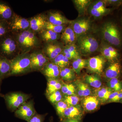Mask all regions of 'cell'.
<instances>
[{"mask_svg":"<svg viewBox=\"0 0 122 122\" xmlns=\"http://www.w3.org/2000/svg\"><path fill=\"white\" fill-rule=\"evenodd\" d=\"M113 91L109 87H102L96 90V93L99 99L103 102H106L109 99V96Z\"/></svg>","mask_w":122,"mask_h":122,"instance_id":"d4e9b609","label":"cell"},{"mask_svg":"<svg viewBox=\"0 0 122 122\" xmlns=\"http://www.w3.org/2000/svg\"><path fill=\"white\" fill-rule=\"evenodd\" d=\"M30 64L32 71L42 70L49 62V59L41 52H34L30 54Z\"/></svg>","mask_w":122,"mask_h":122,"instance_id":"ba28073f","label":"cell"},{"mask_svg":"<svg viewBox=\"0 0 122 122\" xmlns=\"http://www.w3.org/2000/svg\"><path fill=\"white\" fill-rule=\"evenodd\" d=\"M8 23L10 32L12 33L20 32L30 29L29 20L15 13Z\"/></svg>","mask_w":122,"mask_h":122,"instance_id":"8992f818","label":"cell"},{"mask_svg":"<svg viewBox=\"0 0 122 122\" xmlns=\"http://www.w3.org/2000/svg\"><path fill=\"white\" fill-rule=\"evenodd\" d=\"M109 12V11H100L92 8L90 10V13L91 15L95 17H100Z\"/></svg>","mask_w":122,"mask_h":122,"instance_id":"60d3db41","label":"cell"},{"mask_svg":"<svg viewBox=\"0 0 122 122\" xmlns=\"http://www.w3.org/2000/svg\"><path fill=\"white\" fill-rule=\"evenodd\" d=\"M46 16L48 22L55 25H65L71 22L58 11L49 12Z\"/></svg>","mask_w":122,"mask_h":122,"instance_id":"4fadbf2b","label":"cell"},{"mask_svg":"<svg viewBox=\"0 0 122 122\" xmlns=\"http://www.w3.org/2000/svg\"><path fill=\"white\" fill-rule=\"evenodd\" d=\"M72 66L73 70L75 72L78 74H79L81 73V70L82 69L81 68V66L79 64L78 61L76 59H74V61L72 62Z\"/></svg>","mask_w":122,"mask_h":122,"instance_id":"b9f144b4","label":"cell"},{"mask_svg":"<svg viewBox=\"0 0 122 122\" xmlns=\"http://www.w3.org/2000/svg\"><path fill=\"white\" fill-rule=\"evenodd\" d=\"M99 101L96 96H88L86 97L82 101L83 107L88 112L96 110L98 106Z\"/></svg>","mask_w":122,"mask_h":122,"instance_id":"ffe728a7","label":"cell"},{"mask_svg":"<svg viewBox=\"0 0 122 122\" xmlns=\"http://www.w3.org/2000/svg\"><path fill=\"white\" fill-rule=\"evenodd\" d=\"M78 49L74 44L67 45L63 47L62 53L63 55L70 54L76 56L77 58L80 57Z\"/></svg>","mask_w":122,"mask_h":122,"instance_id":"f1b7e54d","label":"cell"},{"mask_svg":"<svg viewBox=\"0 0 122 122\" xmlns=\"http://www.w3.org/2000/svg\"><path fill=\"white\" fill-rule=\"evenodd\" d=\"M61 90V93L65 96L75 95L76 88L73 84L63 83Z\"/></svg>","mask_w":122,"mask_h":122,"instance_id":"f546056e","label":"cell"},{"mask_svg":"<svg viewBox=\"0 0 122 122\" xmlns=\"http://www.w3.org/2000/svg\"><path fill=\"white\" fill-rule=\"evenodd\" d=\"M100 52L102 56L111 63L115 62V61L118 60L117 58L114 56L111 51L107 48V45L102 46L100 50Z\"/></svg>","mask_w":122,"mask_h":122,"instance_id":"83f0119b","label":"cell"},{"mask_svg":"<svg viewBox=\"0 0 122 122\" xmlns=\"http://www.w3.org/2000/svg\"><path fill=\"white\" fill-rule=\"evenodd\" d=\"M31 71L30 54L24 53L11 59L10 76L25 74Z\"/></svg>","mask_w":122,"mask_h":122,"instance_id":"6da1fadb","label":"cell"},{"mask_svg":"<svg viewBox=\"0 0 122 122\" xmlns=\"http://www.w3.org/2000/svg\"><path fill=\"white\" fill-rule=\"evenodd\" d=\"M82 116V113L81 109L76 106H70L66 109L61 118L74 119L81 120Z\"/></svg>","mask_w":122,"mask_h":122,"instance_id":"9a60e30c","label":"cell"},{"mask_svg":"<svg viewBox=\"0 0 122 122\" xmlns=\"http://www.w3.org/2000/svg\"><path fill=\"white\" fill-rule=\"evenodd\" d=\"M60 68L52 62H48L41 70L43 74L48 78H57L60 76Z\"/></svg>","mask_w":122,"mask_h":122,"instance_id":"5bb4252c","label":"cell"},{"mask_svg":"<svg viewBox=\"0 0 122 122\" xmlns=\"http://www.w3.org/2000/svg\"><path fill=\"white\" fill-rule=\"evenodd\" d=\"M36 113L32 101L26 102L15 111L16 117L27 122Z\"/></svg>","mask_w":122,"mask_h":122,"instance_id":"52a82bcc","label":"cell"},{"mask_svg":"<svg viewBox=\"0 0 122 122\" xmlns=\"http://www.w3.org/2000/svg\"><path fill=\"white\" fill-rule=\"evenodd\" d=\"M102 32L104 39L111 45L117 46H120L122 45L121 34L114 23L106 22L103 26Z\"/></svg>","mask_w":122,"mask_h":122,"instance_id":"3957f363","label":"cell"},{"mask_svg":"<svg viewBox=\"0 0 122 122\" xmlns=\"http://www.w3.org/2000/svg\"><path fill=\"white\" fill-rule=\"evenodd\" d=\"M78 61L79 64L81 66L82 69H83L86 67L87 65V61L86 59H82L81 57H79L76 59Z\"/></svg>","mask_w":122,"mask_h":122,"instance_id":"7bdbcfd3","label":"cell"},{"mask_svg":"<svg viewBox=\"0 0 122 122\" xmlns=\"http://www.w3.org/2000/svg\"><path fill=\"white\" fill-rule=\"evenodd\" d=\"M39 33L42 39L46 43L55 41L59 37V34L50 30H44Z\"/></svg>","mask_w":122,"mask_h":122,"instance_id":"603a6c76","label":"cell"},{"mask_svg":"<svg viewBox=\"0 0 122 122\" xmlns=\"http://www.w3.org/2000/svg\"><path fill=\"white\" fill-rule=\"evenodd\" d=\"M72 28L76 36L79 37L84 35L90 28V22L87 19H81L72 22Z\"/></svg>","mask_w":122,"mask_h":122,"instance_id":"8fae6325","label":"cell"},{"mask_svg":"<svg viewBox=\"0 0 122 122\" xmlns=\"http://www.w3.org/2000/svg\"><path fill=\"white\" fill-rule=\"evenodd\" d=\"M77 92L81 97H87L91 93V91L89 85L82 82H78L77 85Z\"/></svg>","mask_w":122,"mask_h":122,"instance_id":"cb8c5ba5","label":"cell"},{"mask_svg":"<svg viewBox=\"0 0 122 122\" xmlns=\"http://www.w3.org/2000/svg\"><path fill=\"white\" fill-rule=\"evenodd\" d=\"M60 76L64 81H69L74 78L75 72L73 69L68 67L63 68L60 69Z\"/></svg>","mask_w":122,"mask_h":122,"instance_id":"484cf974","label":"cell"},{"mask_svg":"<svg viewBox=\"0 0 122 122\" xmlns=\"http://www.w3.org/2000/svg\"><path fill=\"white\" fill-rule=\"evenodd\" d=\"M57 113L61 118L64 112L68 106L63 100L60 101L55 104Z\"/></svg>","mask_w":122,"mask_h":122,"instance_id":"d590c367","label":"cell"},{"mask_svg":"<svg viewBox=\"0 0 122 122\" xmlns=\"http://www.w3.org/2000/svg\"><path fill=\"white\" fill-rule=\"evenodd\" d=\"M120 102H122V100H121V101H120Z\"/></svg>","mask_w":122,"mask_h":122,"instance_id":"c3c4849f","label":"cell"},{"mask_svg":"<svg viewBox=\"0 0 122 122\" xmlns=\"http://www.w3.org/2000/svg\"><path fill=\"white\" fill-rule=\"evenodd\" d=\"M106 1L110 4L114 5H120L122 2V1L117 0H106Z\"/></svg>","mask_w":122,"mask_h":122,"instance_id":"f6af8a7d","label":"cell"},{"mask_svg":"<svg viewBox=\"0 0 122 122\" xmlns=\"http://www.w3.org/2000/svg\"><path fill=\"white\" fill-rule=\"evenodd\" d=\"M26 30L19 32L15 37H14L18 45H19L20 47L24 49V50H27L28 49L35 47L27 37Z\"/></svg>","mask_w":122,"mask_h":122,"instance_id":"2e32d148","label":"cell"},{"mask_svg":"<svg viewBox=\"0 0 122 122\" xmlns=\"http://www.w3.org/2000/svg\"><path fill=\"white\" fill-rule=\"evenodd\" d=\"M47 97L49 101L54 104L61 101L63 98L61 92L59 90L54 92Z\"/></svg>","mask_w":122,"mask_h":122,"instance_id":"836d02e7","label":"cell"},{"mask_svg":"<svg viewBox=\"0 0 122 122\" xmlns=\"http://www.w3.org/2000/svg\"><path fill=\"white\" fill-rule=\"evenodd\" d=\"M47 21L46 15L42 14L36 15L29 20L30 29L34 32H40L45 29Z\"/></svg>","mask_w":122,"mask_h":122,"instance_id":"30bf717a","label":"cell"},{"mask_svg":"<svg viewBox=\"0 0 122 122\" xmlns=\"http://www.w3.org/2000/svg\"><path fill=\"white\" fill-rule=\"evenodd\" d=\"M62 84L57 78H48L46 95L48 96L55 92L61 90Z\"/></svg>","mask_w":122,"mask_h":122,"instance_id":"44dd1931","label":"cell"},{"mask_svg":"<svg viewBox=\"0 0 122 122\" xmlns=\"http://www.w3.org/2000/svg\"><path fill=\"white\" fill-rule=\"evenodd\" d=\"M46 115H41L36 113L28 122H44Z\"/></svg>","mask_w":122,"mask_h":122,"instance_id":"ab89813d","label":"cell"},{"mask_svg":"<svg viewBox=\"0 0 122 122\" xmlns=\"http://www.w3.org/2000/svg\"><path fill=\"white\" fill-rule=\"evenodd\" d=\"M106 61V59L102 55L92 57L87 61V68L92 72L97 74H101Z\"/></svg>","mask_w":122,"mask_h":122,"instance_id":"9c48e42d","label":"cell"},{"mask_svg":"<svg viewBox=\"0 0 122 122\" xmlns=\"http://www.w3.org/2000/svg\"><path fill=\"white\" fill-rule=\"evenodd\" d=\"M7 107L11 112H15L27 102L30 96L21 92H12L4 96Z\"/></svg>","mask_w":122,"mask_h":122,"instance_id":"5b68a950","label":"cell"},{"mask_svg":"<svg viewBox=\"0 0 122 122\" xmlns=\"http://www.w3.org/2000/svg\"><path fill=\"white\" fill-rule=\"evenodd\" d=\"M93 8L102 11H109L110 10L107 8L105 6V1H99L95 3L91 7Z\"/></svg>","mask_w":122,"mask_h":122,"instance_id":"74e56055","label":"cell"},{"mask_svg":"<svg viewBox=\"0 0 122 122\" xmlns=\"http://www.w3.org/2000/svg\"><path fill=\"white\" fill-rule=\"evenodd\" d=\"M12 33L0 38V56L11 59L13 58L18 48V44Z\"/></svg>","mask_w":122,"mask_h":122,"instance_id":"7a4b0ae2","label":"cell"},{"mask_svg":"<svg viewBox=\"0 0 122 122\" xmlns=\"http://www.w3.org/2000/svg\"><path fill=\"white\" fill-rule=\"evenodd\" d=\"M121 69V65L119 62H115L112 63L105 71V76L109 80L118 78L120 74Z\"/></svg>","mask_w":122,"mask_h":122,"instance_id":"d6986e66","label":"cell"},{"mask_svg":"<svg viewBox=\"0 0 122 122\" xmlns=\"http://www.w3.org/2000/svg\"><path fill=\"white\" fill-rule=\"evenodd\" d=\"M79 12L85 11L88 5L90 4V1L89 0H75L73 1Z\"/></svg>","mask_w":122,"mask_h":122,"instance_id":"e575fe53","label":"cell"},{"mask_svg":"<svg viewBox=\"0 0 122 122\" xmlns=\"http://www.w3.org/2000/svg\"><path fill=\"white\" fill-rule=\"evenodd\" d=\"M76 35L71 27H67L62 32L61 38L65 44L68 45L73 44L76 40Z\"/></svg>","mask_w":122,"mask_h":122,"instance_id":"7402d4cb","label":"cell"},{"mask_svg":"<svg viewBox=\"0 0 122 122\" xmlns=\"http://www.w3.org/2000/svg\"><path fill=\"white\" fill-rule=\"evenodd\" d=\"M85 80L87 85L96 89H99L101 87L102 82L99 78L97 76L93 75H86Z\"/></svg>","mask_w":122,"mask_h":122,"instance_id":"4316f807","label":"cell"},{"mask_svg":"<svg viewBox=\"0 0 122 122\" xmlns=\"http://www.w3.org/2000/svg\"><path fill=\"white\" fill-rule=\"evenodd\" d=\"M63 101L70 106H75L78 103L79 98L76 95L65 96L63 98Z\"/></svg>","mask_w":122,"mask_h":122,"instance_id":"d6a6232c","label":"cell"},{"mask_svg":"<svg viewBox=\"0 0 122 122\" xmlns=\"http://www.w3.org/2000/svg\"><path fill=\"white\" fill-rule=\"evenodd\" d=\"M61 122H81V120L74 119H66L62 120Z\"/></svg>","mask_w":122,"mask_h":122,"instance_id":"bcb514c9","label":"cell"},{"mask_svg":"<svg viewBox=\"0 0 122 122\" xmlns=\"http://www.w3.org/2000/svg\"><path fill=\"white\" fill-rule=\"evenodd\" d=\"M11 60L0 56V78L1 80L10 76Z\"/></svg>","mask_w":122,"mask_h":122,"instance_id":"e0dca14e","label":"cell"},{"mask_svg":"<svg viewBox=\"0 0 122 122\" xmlns=\"http://www.w3.org/2000/svg\"><path fill=\"white\" fill-rule=\"evenodd\" d=\"M108 84L109 88L113 91H119L122 90V82L118 78L110 79Z\"/></svg>","mask_w":122,"mask_h":122,"instance_id":"4dcf8cb0","label":"cell"},{"mask_svg":"<svg viewBox=\"0 0 122 122\" xmlns=\"http://www.w3.org/2000/svg\"><path fill=\"white\" fill-rule=\"evenodd\" d=\"M14 13L11 7L7 3L0 1V20L8 22Z\"/></svg>","mask_w":122,"mask_h":122,"instance_id":"ac0fdd59","label":"cell"},{"mask_svg":"<svg viewBox=\"0 0 122 122\" xmlns=\"http://www.w3.org/2000/svg\"><path fill=\"white\" fill-rule=\"evenodd\" d=\"M1 81H2V80L0 78V86L1 83Z\"/></svg>","mask_w":122,"mask_h":122,"instance_id":"7dc6e473","label":"cell"},{"mask_svg":"<svg viewBox=\"0 0 122 122\" xmlns=\"http://www.w3.org/2000/svg\"><path fill=\"white\" fill-rule=\"evenodd\" d=\"M122 99V90L119 92L114 99L111 101V102H120Z\"/></svg>","mask_w":122,"mask_h":122,"instance_id":"ee69618b","label":"cell"},{"mask_svg":"<svg viewBox=\"0 0 122 122\" xmlns=\"http://www.w3.org/2000/svg\"><path fill=\"white\" fill-rule=\"evenodd\" d=\"M64 56V55L61 53L58 55L53 61V63L58 66L60 69L63 68V58Z\"/></svg>","mask_w":122,"mask_h":122,"instance_id":"f35d334b","label":"cell"},{"mask_svg":"<svg viewBox=\"0 0 122 122\" xmlns=\"http://www.w3.org/2000/svg\"><path fill=\"white\" fill-rule=\"evenodd\" d=\"M65 25H55L47 21L44 30H52L55 32L59 34L63 32L65 29Z\"/></svg>","mask_w":122,"mask_h":122,"instance_id":"1f68e13d","label":"cell"},{"mask_svg":"<svg viewBox=\"0 0 122 122\" xmlns=\"http://www.w3.org/2000/svg\"><path fill=\"white\" fill-rule=\"evenodd\" d=\"M63 48L59 44L53 42L46 43L44 47L43 53L49 59L53 61L58 55L61 53Z\"/></svg>","mask_w":122,"mask_h":122,"instance_id":"7c38bea8","label":"cell"},{"mask_svg":"<svg viewBox=\"0 0 122 122\" xmlns=\"http://www.w3.org/2000/svg\"><path fill=\"white\" fill-rule=\"evenodd\" d=\"M77 47L79 52L83 55L94 52L98 49V42L95 38L90 35H83L78 37Z\"/></svg>","mask_w":122,"mask_h":122,"instance_id":"277c9868","label":"cell"},{"mask_svg":"<svg viewBox=\"0 0 122 122\" xmlns=\"http://www.w3.org/2000/svg\"><path fill=\"white\" fill-rule=\"evenodd\" d=\"M10 32L8 22L0 20V38Z\"/></svg>","mask_w":122,"mask_h":122,"instance_id":"8d00e7d4","label":"cell"}]
</instances>
